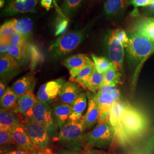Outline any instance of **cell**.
<instances>
[{
    "label": "cell",
    "instance_id": "40",
    "mask_svg": "<svg viewBox=\"0 0 154 154\" xmlns=\"http://www.w3.org/2000/svg\"><path fill=\"white\" fill-rule=\"evenodd\" d=\"M82 154H110L99 149L88 147L83 151Z\"/></svg>",
    "mask_w": 154,
    "mask_h": 154
},
{
    "label": "cell",
    "instance_id": "27",
    "mask_svg": "<svg viewBox=\"0 0 154 154\" xmlns=\"http://www.w3.org/2000/svg\"><path fill=\"white\" fill-rule=\"evenodd\" d=\"M104 77V73H100L95 68L92 75L88 81L85 83L83 88L88 89L90 92L97 93L99 89L103 86Z\"/></svg>",
    "mask_w": 154,
    "mask_h": 154
},
{
    "label": "cell",
    "instance_id": "26",
    "mask_svg": "<svg viewBox=\"0 0 154 154\" xmlns=\"http://www.w3.org/2000/svg\"><path fill=\"white\" fill-rule=\"evenodd\" d=\"M18 97L14 92L11 88H6L5 93L1 100V109L12 110L15 112L17 107Z\"/></svg>",
    "mask_w": 154,
    "mask_h": 154
},
{
    "label": "cell",
    "instance_id": "30",
    "mask_svg": "<svg viewBox=\"0 0 154 154\" xmlns=\"http://www.w3.org/2000/svg\"><path fill=\"white\" fill-rule=\"evenodd\" d=\"M83 0H64L61 7L63 16L67 18L71 17L79 9Z\"/></svg>",
    "mask_w": 154,
    "mask_h": 154
},
{
    "label": "cell",
    "instance_id": "11",
    "mask_svg": "<svg viewBox=\"0 0 154 154\" xmlns=\"http://www.w3.org/2000/svg\"><path fill=\"white\" fill-rule=\"evenodd\" d=\"M21 65L8 53L1 55L0 77L6 82L15 77L20 71Z\"/></svg>",
    "mask_w": 154,
    "mask_h": 154
},
{
    "label": "cell",
    "instance_id": "15",
    "mask_svg": "<svg viewBox=\"0 0 154 154\" xmlns=\"http://www.w3.org/2000/svg\"><path fill=\"white\" fill-rule=\"evenodd\" d=\"M37 102L38 99L33 94V91H30L18 98L15 112L24 116L28 119H31L34 107Z\"/></svg>",
    "mask_w": 154,
    "mask_h": 154
},
{
    "label": "cell",
    "instance_id": "14",
    "mask_svg": "<svg viewBox=\"0 0 154 154\" xmlns=\"http://www.w3.org/2000/svg\"><path fill=\"white\" fill-rule=\"evenodd\" d=\"M12 138L17 148L31 152L36 147L32 142L22 123H19L11 129Z\"/></svg>",
    "mask_w": 154,
    "mask_h": 154
},
{
    "label": "cell",
    "instance_id": "17",
    "mask_svg": "<svg viewBox=\"0 0 154 154\" xmlns=\"http://www.w3.org/2000/svg\"><path fill=\"white\" fill-rule=\"evenodd\" d=\"M38 0H24L20 1L11 0L6 6L4 13L6 16H13L17 14L33 11Z\"/></svg>",
    "mask_w": 154,
    "mask_h": 154
},
{
    "label": "cell",
    "instance_id": "3",
    "mask_svg": "<svg viewBox=\"0 0 154 154\" xmlns=\"http://www.w3.org/2000/svg\"><path fill=\"white\" fill-rule=\"evenodd\" d=\"M86 30H81L66 33L57 39L49 48L50 55L53 59L59 60L77 49L85 38Z\"/></svg>",
    "mask_w": 154,
    "mask_h": 154
},
{
    "label": "cell",
    "instance_id": "21",
    "mask_svg": "<svg viewBox=\"0 0 154 154\" xmlns=\"http://www.w3.org/2000/svg\"><path fill=\"white\" fill-rule=\"evenodd\" d=\"M34 85V75L29 73L17 80L12 85L11 88L19 98L29 91H33Z\"/></svg>",
    "mask_w": 154,
    "mask_h": 154
},
{
    "label": "cell",
    "instance_id": "38",
    "mask_svg": "<svg viewBox=\"0 0 154 154\" xmlns=\"http://www.w3.org/2000/svg\"><path fill=\"white\" fill-rule=\"evenodd\" d=\"M113 31L116 38L118 39V41L121 43L125 49L129 40V38L127 35L126 32L124 30L121 29H116Z\"/></svg>",
    "mask_w": 154,
    "mask_h": 154
},
{
    "label": "cell",
    "instance_id": "19",
    "mask_svg": "<svg viewBox=\"0 0 154 154\" xmlns=\"http://www.w3.org/2000/svg\"><path fill=\"white\" fill-rule=\"evenodd\" d=\"M130 4V0H106L104 12L107 17H115L121 15Z\"/></svg>",
    "mask_w": 154,
    "mask_h": 154
},
{
    "label": "cell",
    "instance_id": "45",
    "mask_svg": "<svg viewBox=\"0 0 154 154\" xmlns=\"http://www.w3.org/2000/svg\"><path fill=\"white\" fill-rule=\"evenodd\" d=\"M30 154H52L51 153L49 149H34L33 151H32Z\"/></svg>",
    "mask_w": 154,
    "mask_h": 154
},
{
    "label": "cell",
    "instance_id": "31",
    "mask_svg": "<svg viewBox=\"0 0 154 154\" xmlns=\"http://www.w3.org/2000/svg\"><path fill=\"white\" fill-rule=\"evenodd\" d=\"M95 68V65L93 61H92L83 68L72 82L77 83L83 88L85 83L88 81L89 78L92 75Z\"/></svg>",
    "mask_w": 154,
    "mask_h": 154
},
{
    "label": "cell",
    "instance_id": "23",
    "mask_svg": "<svg viewBox=\"0 0 154 154\" xmlns=\"http://www.w3.org/2000/svg\"><path fill=\"white\" fill-rule=\"evenodd\" d=\"M8 54L14 58L22 66L26 65L29 61L28 44L21 46L10 45Z\"/></svg>",
    "mask_w": 154,
    "mask_h": 154
},
{
    "label": "cell",
    "instance_id": "29",
    "mask_svg": "<svg viewBox=\"0 0 154 154\" xmlns=\"http://www.w3.org/2000/svg\"><path fill=\"white\" fill-rule=\"evenodd\" d=\"M103 85H111L113 86L121 84L122 73L116 70L115 66H112L104 73Z\"/></svg>",
    "mask_w": 154,
    "mask_h": 154
},
{
    "label": "cell",
    "instance_id": "47",
    "mask_svg": "<svg viewBox=\"0 0 154 154\" xmlns=\"http://www.w3.org/2000/svg\"><path fill=\"white\" fill-rule=\"evenodd\" d=\"M149 12L150 14H154V4L148 7Z\"/></svg>",
    "mask_w": 154,
    "mask_h": 154
},
{
    "label": "cell",
    "instance_id": "36",
    "mask_svg": "<svg viewBox=\"0 0 154 154\" xmlns=\"http://www.w3.org/2000/svg\"><path fill=\"white\" fill-rule=\"evenodd\" d=\"M154 151V132L137 154H152Z\"/></svg>",
    "mask_w": 154,
    "mask_h": 154
},
{
    "label": "cell",
    "instance_id": "35",
    "mask_svg": "<svg viewBox=\"0 0 154 154\" xmlns=\"http://www.w3.org/2000/svg\"><path fill=\"white\" fill-rule=\"evenodd\" d=\"M0 144L1 147L11 144L16 145L12 138L11 130L0 128Z\"/></svg>",
    "mask_w": 154,
    "mask_h": 154
},
{
    "label": "cell",
    "instance_id": "8",
    "mask_svg": "<svg viewBox=\"0 0 154 154\" xmlns=\"http://www.w3.org/2000/svg\"><path fill=\"white\" fill-rule=\"evenodd\" d=\"M23 125L29 137L37 149L42 150L49 149L50 137L44 125L32 119H27Z\"/></svg>",
    "mask_w": 154,
    "mask_h": 154
},
{
    "label": "cell",
    "instance_id": "24",
    "mask_svg": "<svg viewBox=\"0 0 154 154\" xmlns=\"http://www.w3.org/2000/svg\"><path fill=\"white\" fill-rule=\"evenodd\" d=\"M11 22L16 32L26 38L32 34L33 29V22L29 18H22L20 19L11 20Z\"/></svg>",
    "mask_w": 154,
    "mask_h": 154
},
{
    "label": "cell",
    "instance_id": "46",
    "mask_svg": "<svg viewBox=\"0 0 154 154\" xmlns=\"http://www.w3.org/2000/svg\"><path fill=\"white\" fill-rule=\"evenodd\" d=\"M57 154H81L78 151L72 149H62Z\"/></svg>",
    "mask_w": 154,
    "mask_h": 154
},
{
    "label": "cell",
    "instance_id": "39",
    "mask_svg": "<svg viewBox=\"0 0 154 154\" xmlns=\"http://www.w3.org/2000/svg\"><path fill=\"white\" fill-rule=\"evenodd\" d=\"M130 4L137 9L139 7H149L154 4V0H130Z\"/></svg>",
    "mask_w": 154,
    "mask_h": 154
},
{
    "label": "cell",
    "instance_id": "13",
    "mask_svg": "<svg viewBox=\"0 0 154 154\" xmlns=\"http://www.w3.org/2000/svg\"><path fill=\"white\" fill-rule=\"evenodd\" d=\"M91 62L88 55L78 54L66 58L62 61V63L69 70L70 80L73 81L83 68Z\"/></svg>",
    "mask_w": 154,
    "mask_h": 154
},
{
    "label": "cell",
    "instance_id": "16",
    "mask_svg": "<svg viewBox=\"0 0 154 154\" xmlns=\"http://www.w3.org/2000/svg\"><path fill=\"white\" fill-rule=\"evenodd\" d=\"M131 33L139 34L154 42V17H141L134 23Z\"/></svg>",
    "mask_w": 154,
    "mask_h": 154
},
{
    "label": "cell",
    "instance_id": "1",
    "mask_svg": "<svg viewBox=\"0 0 154 154\" xmlns=\"http://www.w3.org/2000/svg\"><path fill=\"white\" fill-rule=\"evenodd\" d=\"M121 127L126 145L141 137L147 131L149 121L140 110L126 101H123Z\"/></svg>",
    "mask_w": 154,
    "mask_h": 154
},
{
    "label": "cell",
    "instance_id": "32",
    "mask_svg": "<svg viewBox=\"0 0 154 154\" xmlns=\"http://www.w3.org/2000/svg\"><path fill=\"white\" fill-rule=\"evenodd\" d=\"M91 58L95 65V69L100 73H105L112 66L113 63L104 57H99L91 54Z\"/></svg>",
    "mask_w": 154,
    "mask_h": 154
},
{
    "label": "cell",
    "instance_id": "22",
    "mask_svg": "<svg viewBox=\"0 0 154 154\" xmlns=\"http://www.w3.org/2000/svg\"><path fill=\"white\" fill-rule=\"evenodd\" d=\"M72 105L62 103L53 107V115L58 128H61L65 124L72 113Z\"/></svg>",
    "mask_w": 154,
    "mask_h": 154
},
{
    "label": "cell",
    "instance_id": "18",
    "mask_svg": "<svg viewBox=\"0 0 154 154\" xmlns=\"http://www.w3.org/2000/svg\"><path fill=\"white\" fill-rule=\"evenodd\" d=\"M81 91L82 89L76 83L66 81L61 87L58 97L61 103L72 105Z\"/></svg>",
    "mask_w": 154,
    "mask_h": 154
},
{
    "label": "cell",
    "instance_id": "12",
    "mask_svg": "<svg viewBox=\"0 0 154 154\" xmlns=\"http://www.w3.org/2000/svg\"><path fill=\"white\" fill-rule=\"evenodd\" d=\"M86 94L88 98V106L87 111L82 119L86 129H89L98 122L100 109L96 94L88 91Z\"/></svg>",
    "mask_w": 154,
    "mask_h": 154
},
{
    "label": "cell",
    "instance_id": "6",
    "mask_svg": "<svg viewBox=\"0 0 154 154\" xmlns=\"http://www.w3.org/2000/svg\"><path fill=\"white\" fill-rule=\"evenodd\" d=\"M86 130L83 119L78 121H69L60 129L57 138L61 143L71 147L74 146L78 151V146L83 142Z\"/></svg>",
    "mask_w": 154,
    "mask_h": 154
},
{
    "label": "cell",
    "instance_id": "20",
    "mask_svg": "<svg viewBox=\"0 0 154 154\" xmlns=\"http://www.w3.org/2000/svg\"><path fill=\"white\" fill-rule=\"evenodd\" d=\"M88 104V96L85 93L81 92L72 104V113L69 118V121H78L82 119L83 115Z\"/></svg>",
    "mask_w": 154,
    "mask_h": 154
},
{
    "label": "cell",
    "instance_id": "44",
    "mask_svg": "<svg viewBox=\"0 0 154 154\" xmlns=\"http://www.w3.org/2000/svg\"><path fill=\"white\" fill-rule=\"evenodd\" d=\"M5 81L1 79L0 82V99H2L3 96L5 93L6 87Z\"/></svg>",
    "mask_w": 154,
    "mask_h": 154
},
{
    "label": "cell",
    "instance_id": "9",
    "mask_svg": "<svg viewBox=\"0 0 154 154\" xmlns=\"http://www.w3.org/2000/svg\"><path fill=\"white\" fill-rule=\"evenodd\" d=\"M106 45L110 60L118 71H123L125 59V48L116 38L114 31L112 30L106 37Z\"/></svg>",
    "mask_w": 154,
    "mask_h": 154
},
{
    "label": "cell",
    "instance_id": "28",
    "mask_svg": "<svg viewBox=\"0 0 154 154\" xmlns=\"http://www.w3.org/2000/svg\"><path fill=\"white\" fill-rule=\"evenodd\" d=\"M29 53L30 68L32 71L34 70L39 65L44 61V56L38 47L33 44H28Z\"/></svg>",
    "mask_w": 154,
    "mask_h": 154
},
{
    "label": "cell",
    "instance_id": "42",
    "mask_svg": "<svg viewBox=\"0 0 154 154\" xmlns=\"http://www.w3.org/2000/svg\"><path fill=\"white\" fill-rule=\"evenodd\" d=\"M10 45L11 44L9 42L1 41V43H0L1 55H4V54H6L8 53V48H9Z\"/></svg>",
    "mask_w": 154,
    "mask_h": 154
},
{
    "label": "cell",
    "instance_id": "5",
    "mask_svg": "<svg viewBox=\"0 0 154 154\" xmlns=\"http://www.w3.org/2000/svg\"><path fill=\"white\" fill-rule=\"evenodd\" d=\"M100 114L98 123L109 121L110 112L114 103L121 100L119 90L111 85H103L96 93Z\"/></svg>",
    "mask_w": 154,
    "mask_h": 154
},
{
    "label": "cell",
    "instance_id": "25",
    "mask_svg": "<svg viewBox=\"0 0 154 154\" xmlns=\"http://www.w3.org/2000/svg\"><path fill=\"white\" fill-rule=\"evenodd\" d=\"M21 123L16 116V112L12 110L1 109L0 128L11 130L17 125Z\"/></svg>",
    "mask_w": 154,
    "mask_h": 154
},
{
    "label": "cell",
    "instance_id": "34",
    "mask_svg": "<svg viewBox=\"0 0 154 154\" xmlns=\"http://www.w3.org/2000/svg\"><path fill=\"white\" fill-rule=\"evenodd\" d=\"M69 21L66 17H58L55 25V35L59 36L65 33L69 27Z\"/></svg>",
    "mask_w": 154,
    "mask_h": 154
},
{
    "label": "cell",
    "instance_id": "2",
    "mask_svg": "<svg viewBox=\"0 0 154 154\" xmlns=\"http://www.w3.org/2000/svg\"><path fill=\"white\" fill-rule=\"evenodd\" d=\"M128 38V42L125 49L129 65L137 67L134 78V82H135L141 66L154 53V42L138 33H131Z\"/></svg>",
    "mask_w": 154,
    "mask_h": 154
},
{
    "label": "cell",
    "instance_id": "7",
    "mask_svg": "<svg viewBox=\"0 0 154 154\" xmlns=\"http://www.w3.org/2000/svg\"><path fill=\"white\" fill-rule=\"evenodd\" d=\"M31 119L44 125L47 128L50 137H58V127L55 123L53 111L48 103L38 100L34 107Z\"/></svg>",
    "mask_w": 154,
    "mask_h": 154
},
{
    "label": "cell",
    "instance_id": "41",
    "mask_svg": "<svg viewBox=\"0 0 154 154\" xmlns=\"http://www.w3.org/2000/svg\"><path fill=\"white\" fill-rule=\"evenodd\" d=\"M30 152L23 149L17 148L16 149H10L3 154H30Z\"/></svg>",
    "mask_w": 154,
    "mask_h": 154
},
{
    "label": "cell",
    "instance_id": "10",
    "mask_svg": "<svg viewBox=\"0 0 154 154\" xmlns=\"http://www.w3.org/2000/svg\"><path fill=\"white\" fill-rule=\"evenodd\" d=\"M66 81L62 78L50 81L42 85L38 90L37 98L38 100L48 103L55 99L60 92L62 85Z\"/></svg>",
    "mask_w": 154,
    "mask_h": 154
},
{
    "label": "cell",
    "instance_id": "43",
    "mask_svg": "<svg viewBox=\"0 0 154 154\" xmlns=\"http://www.w3.org/2000/svg\"><path fill=\"white\" fill-rule=\"evenodd\" d=\"M41 5L49 11L53 7V0H41Z\"/></svg>",
    "mask_w": 154,
    "mask_h": 154
},
{
    "label": "cell",
    "instance_id": "48",
    "mask_svg": "<svg viewBox=\"0 0 154 154\" xmlns=\"http://www.w3.org/2000/svg\"><path fill=\"white\" fill-rule=\"evenodd\" d=\"M4 5V0H1V8L3 7Z\"/></svg>",
    "mask_w": 154,
    "mask_h": 154
},
{
    "label": "cell",
    "instance_id": "37",
    "mask_svg": "<svg viewBox=\"0 0 154 154\" xmlns=\"http://www.w3.org/2000/svg\"><path fill=\"white\" fill-rule=\"evenodd\" d=\"M10 44L18 46L26 45L28 44L27 38L18 33H15L10 38Z\"/></svg>",
    "mask_w": 154,
    "mask_h": 154
},
{
    "label": "cell",
    "instance_id": "33",
    "mask_svg": "<svg viewBox=\"0 0 154 154\" xmlns=\"http://www.w3.org/2000/svg\"><path fill=\"white\" fill-rule=\"evenodd\" d=\"M16 32L12 26L11 20L4 23L0 28L1 41L10 44V38Z\"/></svg>",
    "mask_w": 154,
    "mask_h": 154
},
{
    "label": "cell",
    "instance_id": "4",
    "mask_svg": "<svg viewBox=\"0 0 154 154\" xmlns=\"http://www.w3.org/2000/svg\"><path fill=\"white\" fill-rule=\"evenodd\" d=\"M115 138V130L110 121L98 123L88 134H85L83 142L88 147L105 149H108Z\"/></svg>",
    "mask_w": 154,
    "mask_h": 154
}]
</instances>
